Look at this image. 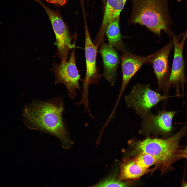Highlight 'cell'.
Returning a JSON list of instances; mask_svg holds the SVG:
<instances>
[{
    "label": "cell",
    "instance_id": "cell-1",
    "mask_svg": "<svg viewBox=\"0 0 187 187\" xmlns=\"http://www.w3.org/2000/svg\"><path fill=\"white\" fill-rule=\"evenodd\" d=\"M63 109L62 102L58 99L36 102L25 107L23 115L30 127L55 136L60 140L63 147L67 149L72 143L62 118Z\"/></svg>",
    "mask_w": 187,
    "mask_h": 187
},
{
    "label": "cell",
    "instance_id": "cell-2",
    "mask_svg": "<svg viewBox=\"0 0 187 187\" xmlns=\"http://www.w3.org/2000/svg\"><path fill=\"white\" fill-rule=\"evenodd\" d=\"M132 10L128 23L145 26L160 36L163 30L172 36V21L168 8V0H130Z\"/></svg>",
    "mask_w": 187,
    "mask_h": 187
},
{
    "label": "cell",
    "instance_id": "cell-3",
    "mask_svg": "<svg viewBox=\"0 0 187 187\" xmlns=\"http://www.w3.org/2000/svg\"><path fill=\"white\" fill-rule=\"evenodd\" d=\"M176 134L165 139L147 138L137 143L135 149L139 153L143 152L151 155L157 160L158 166L162 172L171 169L172 165L180 159L181 148L179 143L181 139L187 136V123Z\"/></svg>",
    "mask_w": 187,
    "mask_h": 187
},
{
    "label": "cell",
    "instance_id": "cell-4",
    "mask_svg": "<svg viewBox=\"0 0 187 187\" xmlns=\"http://www.w3.org/2000/svg\"><path fill=\"white\" fill-rule=\"evenodd\" d=\"M168 99L167 97L152 89L149 84L139 83L134 85L130 93L125 97L127 107L141 115L150 111L162 101H163V110H164Z\"/></svg>",
    "mask_w": 187,
    "mask_h": 187
},
{
    "label": "cell",
    "instance_id": "cell-5",
    "mask_svg": "<svg viewBox=\"0 0 187 187\" xmlns=\"http://www.w3.org/2000/svg\"><path fill=\"white\" fill-rule=\"evenodd\" d=\"M85 56L86 71L85 77L83 80V91L82 98L76 103L80 106L83 105L85 109L89 108V87L91 84L98 85L102 76L99 72L96 64L98 49L92 42L86 23L85 24Z\"/></svg>",
    "mask_w": 187,
    "mask_h": 187
},
{
    "label": "cell",
    "instance_id": "cell-6",
    "mask_svg": "<svg viewBox=\"0 0 187 187\" xmlns=\"http://www.w3.org/2000/svg\"><path fill=\"white\" fill-rule=\"evenodd\" d=\"M75 46L69 61H61L59 64L54 62L52 70L55 74V83L64 84L67 89L69 97L72 99L76 97L77 90H80V75L76 65Z\"/></svg>",
    "mask_w": 187,
    "mask_h": 187
},
{
    "label": "cell",
    "instance_id": "cell-7",
    "mask_svg": "<svg viewBox=\"0 0 187 187\" xmlns=\"http://www.w3.org/2000/svg\"><path fill=\"white\" fill-rule=\"evenodd\" d=\"M172 40L174 46V52L172 67L168 81L166 83L163 95L169 97V90L170 88H175L176 95L178 98L181 95L180 89L182 91V95L183 97L185 84L186 83L185 75V64L183 56L184 46L180 42L179 37L172 32Z\"/></svg>",
    "mask_w": 187,
    "mask_h": 187
},
{
    "label": "cell",
    "instance_id": "cell-8",
    "mask_svg": "<svg viewBox=\"0 0 187 187\" xmlns=\"http://www.w3.org/2000/svg\"><path fill=\"white\" fill-rule=\"evenodd\" d=\"M34 0L44 8L50 20L56 36V41L54 44L57 46L56 55L61 58V61L68 62L69 52L75 46L76 39L74 44H72L71 36L58 11L51 10L41 0Z\"/></svg>",
    "mask_w": 187,
    "mask_h": 187
},
{
    "label": "cell",
    "instance_id": "cell-9",
    "mask_svg": "<svg viewBox=\"0 0 187 187\" xmlns=\"http://www.w3.org/2000/svg\"><path fill=\"white\" fill-rule=\"evenodd\" d=\"M176 111H158L157 114L150 111L141 115L143 129L146 131L169 134L173 129L172 121Z\"/></svg>",
    "mask_w": 187,
    "mask_h": 187
},
{
    "label": "cell",
    "instance_id": "cell-10",
    "mask_svg": "<svg viewBox=\"0 0 187 187\" xmlns=\"http://www.w3.org/2000/svg\"><path fill=\"white\" fill-rule=\"evenodd\" d=\"M153 56L154 54L148 56L142 57L125 51L124 52L121 57L122 81L116 105H118L126 87L135 74L143 64L147 63H152Z\"/></svg>",
    "mask_w": 187,
    "mask_h": 187
},
{
    "label": "cell",
    "instance_id": "cell-11",
    "mask_svg": "<svg viewBox=\"0 0 187 187\" xmlns=\"http://www.w3.org/2000/svg\"><path fill=\"white\" fill-rule=\"evenodd\" d=\"M172 40L159 50L154 53L152 63L156 76L158 87L157 92L164 91L170 77L169 57L173 46Z\"/></svg>",
    "mask_w": 187,
    "mask_h": 187
},
{
    "label": "cell",
    "instance_id": "cell-12",
    "mask_svg": "<svg viewBox=\"0 0 187 187\" xmlns=\"http://www.w3.org/2000/svg\"><path fill=\"white\" fill-rule=\"evenodd\" d=\"M101 47L99 52L103 62V76L113 86L116 81L117 69L120 63L119 56L114 48L109 44L104 43Z\"/></svg>",
    "mask_w": 187,
    "mask_h": 187
},
{
    "label": "cell",
    "instance_id": "cell-13",
    "mask_svg": "<svg viewBox=\"0 0 187 187\" xmlns=\"http://www.w3.org/2000/svg\"><path fill=\"white\" fill-rule=\"evenodd\" d=\"M127 0H106L103 18L100 29L96 37L100 41L104 39V35L108 24L114 19L119 17Z\"/></svg>",
    "mask_w": 187,
    "mask_h": 187
},
{
    "label": "cell",
    "instance_id": "cell-14",
    "mask_svg": "<svg viewBox=\"0 0 187 187\" xmlns=\"http://www.w3.org/2000/svg\"><path fill=\"white\" fill-rule=\"evenodd\" d=\"M119 19V17H118L110 22L106 27L105 33L109 44L124 52L125 47L120 32Z\"/></svg>",
    "mask_w": 187,
    "mask_h": 187
},
{
    "label": "cell",
    "instance_id": "cell-15",
    "mask_svg": "<svg viewBox=\"0 0 187 187\" xmlns=\"http://www.w3.org/2000/svg\"><path fill=\"white\" fill-rule=\"evenodd\" d=\"M148 171L133 160L127 163L122 164L121 168L119 181L138 178L145 173Z\"/></svg>",
    "mask_w": 187,
    "mask_h": 187
},
{
    "label": "cell",
    "instance_id": "cell-16",
    "mask_svg": "<svg viewBox=\"0 0 187 187\" xmlns=\"http://www.w3.org/2000/svg\"><path fill=\"white\" fill-rule=\"evenodd\" d=\"M144 168L148 169L153 165L157 164V159L153 156L143 152H141L133 159Z\"/></svg>",
    "mask_w": 187,
    "mask_h": 187
},
{
    "label": "cell",
    "instance_id": "cell-17",
    "mask_svg": "<svg viewBox=\"0 0 187 187\" xmlns=\"http://www.w3.org/2000/svg\"><path fill=\"white\" fill-rule=\"evenodd\" d=\"M126 185L124 183L117 180L115 177L110 175L103 180L94 185L96 187H125Z\"/></svg>",
    "mask_w": 187,
    "mask_h": 187
},
{
    "label": "cell",
    "instance_id": "cell-18",
    "mask_svg": "<svg viewBox=\"0 0 187 187\" xmlns=\"http://www.w3.org/2000/svg\"><path fill=\"white\" fill-rule=\"evenodd\" d=\"M68 0H46L48 3L58 5L61 6L64 5Z\"/></svg>",
    "mask_w": 187,
    "mask_h": 187
},
{
    "label": "cell",
    "instance_id": "cell-19",
    "mask_svg": "<svg viewBox=\"0 0 187 187\" xmlns=\"http://www.w3.org/2000/svg\"><path fill=\"white\" fill-rule=\"evenodd\" d=\"M180 159L183 158H187V146L182 148L179 154Z\"/></svg>",
    "mask_w": 187,
    "mask_h": 187
},
{
    "label": "cell",
    "instance_id": "cell-20",
    "mask_svg": "<svg viewBox=\"0 0 187 187\" xmlns=\"http://www.w3.org/2000/svg\"><path fill=\"white\" fill-rule=\"evenodd\" d=\"M180 36L182 38L181 43L182 45L184 46L185 41L187 38V29L185 32L181 35Z\"/></svg>",
    "mask_w": 187,
    "mask_h": 187
}]
</instances>
